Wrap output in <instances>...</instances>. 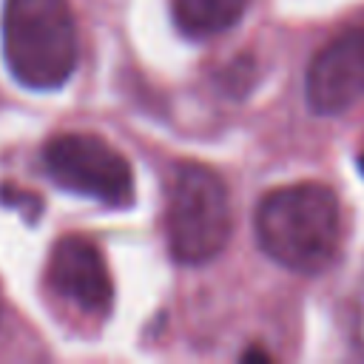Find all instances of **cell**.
Wrapping results in <instances>:
<instances>
[{"instance_id": "1", "label": "cell", "mask_w": 364, "mask_h": 364, "mask_svg": "<svg viewBox=\"0 0 364 364\" xmlns=\"http://www.w3.org/2000/svg\"><path fill=\"white\" fill-rule=\"evenodd\" d=\"M253 230L264 256L279 267L301 276H318L338 256V196L321 182L273 188L256 205Z\"/></svg>"}, {"instance_id": "2", "label": "cell", "mask_w": 364, "mask_h": 364, "mask_svg": "<svg viewBox=\"0 0 364 364\" xmlns=\"http://www.w3.org/2000/svg\"><path fill=\"white\" fill-rule=\"evenodd\" d=\"M0 34L3 60L20 85L54 91L71 80L80 40L68 0H6Z\"/></svg>"}, {"instance_id": "3", "label": "cell", "mask_w": 364, "mask_h": 364, "mask_svg": "<svg viewBox=\"0 0 364 364\" xmlns=\"http://www.w3.org/2000/svg\"><path fill=\"white\" fill-rule=\"evenodd\" d=\"M162 228L176 262L205 264L216 259L233 233L230 196L222 176L208 165L179 162L168 179Z\"/></svg>"}, {"instance_id": "4", "label": "cell", "mask_w": 364, "mask_h": 364, "mask_svg": "<svg viewBox=\"0 0 364 364\" xmlns=\"http://www.w3.org/2000/svg\"><path fill=\"white\" fill-rule=\"evenodd\" d=\"M48 176L85 199L105 208H128L134 202V171L128 159L94 134H60L43 148Z\"/></svg>"}, {"instance_id": "5", "label": "cell", "mask_w": 364, "mask_h": 364, "mask_svg": "<svg viewBox=\"0 0 364 364\" xmlns=\"http://www.w3.org/2000/svg\"><path fill=\"white\" fill-rule=\"evenodd\" d=\"M304 100L318 117H338L364 100V26L344 28L313 54Z\"/></svg>"}, {"instance_id": "6", "label": "cell", "mask_w": 364, "mask_h": 364, "mask_svg": "<svg viewBox=\"0 0 364 364\" xmlns=\"http://www.w3.org/2000/svg\"><path fill=\"white\" fill-rule=\"evenodd\" d=\"M48 284L57 296L85 316H108L114 284L108 264L94 242L85 236H63L48 259Z\"/></svg>"}, {"instance_id": "7", "label": "cell", "mask_w": 364, "mask_h": 364, "mask_svg": "<svg viewBox=\"0 0 364 364\" xmlns=\"http://www.w3.org/2000/svg\"><path fill=\"white\" fill-rule=\"evenodd\" d=\"M250 0H171V17L176 28L191 40H208L233 28Z\"/></svg>"}, {"instance_id": "8", "label": "cell", "mask_w": 364, "mask_h": 364, "mask_svg": "<svg viewBox=\"0 0 364 364\" xmlns=\"http://www.w3.org/2000/svg\"><path fill=\"white\" fill-rule=\"evenodd\" d=\"M347 333H350V344L364 355V273L358 279V284L350 293V313H347Z\"/></svg>"}, {"instance_id": "9", "label": "cell", "mask_w": 364, "mask_h": 364, "mask_svg": "<svg viewBox=\"0 0 364 364\" xmlns=\"http://www.w3.org/2000/svg\"><path fill=\"white\" fill-rule=\"evenodd\" d=\"M242 358H267V353H262V350H247V353H242Z\"/></svg>"}, {"instance_id": "10", "label": "cell", "mask_w": 364, "mask_h": 364, "mask_svg": "<svg viewBox=\"0 0 364 364\" xmlns=\"http://www.w3.org/2000/svg\"><path fill=\"white\" fill-rule=\"evenodd\" d=\"M355 162H358V171H361V176H364V151L358 154V159H355Z\"/></svg>"}]
</instances>
